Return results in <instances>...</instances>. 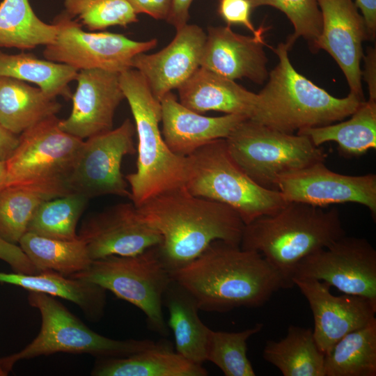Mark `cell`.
<instances>
[{"label": "cell", "instance_id": "cell-5", "mask_svg": "<svg viewBox=\"0 0 376 376\" xmlns=\"http://www.w3.org/2000/svg\"><path fill=\"white\" fill-rule=\"evenodd\" d=\"M119 81L138 136L136 170L125 176L130 198L138 207L157 194L185 186L188 159L173 152L165 143L159 125L161 102L142 75L131 68L119 73Z\"/></svg>", "mask_w": 376, "mask_h": 376}, {"label": "cell", "instance_id": "cell-34", "mask_svg": "<svg viewBox=\"0 0 376 376\" xmlns=\"http://www.w3.org/2000/svg\"><path fill=\"white\" fill-rule=\"evenodd\" d=\"M88 200L81 194L70 193L44 201L33 214L26 232L62 240L77 239V224Z\"/></svg>", "mask_w": 376, "mask_h": 376}, {"label": "cell", "instance_id": "cell-45", "mask_svg": "<svg viewBox=\"0 0 376 376\" xmlns=\"http://www.w3.org/2000/svg\"><path fill=\"white\" fill-rule=\"evenodd\" d=\"M6 178V161H0V191L5 187Z\"/></svg>", "mask_w": 376, "mask_h": 376}, {"label": "cell", "instance_id": "cell-39", "mask_svg": "<svg viewBox=\"0 0 376 376\" xmlns=\"http://www.w3.org/2000/svg\"><path fill=\"white\" fill-rule=\"evenodd\" d=\"M0 260L9 265L14 272L23 274L38 272L18 244H11L1 238H0Z\"/></svg>", "mask_w": 376, "mask_h": 376}, {"label": "cell", "instance_id": "cell-15", "mask_svg": "<svg viewBox=\"0 0 376 376\" xmlns=\"http://www.w3.org/2000/svg\"><path fill=\"white\" fill-rule=\"evenodd\" d=\"M78 236L92 260L110 256H134L159 246L160 233L141 216L132 203H120L83 221Z\"/></svg>", "mask_w": 376, "mask_h": 376}, {"label": "cell", "instance_id": "cell-8", "mask_svg": "<svg viewBox=\"0 0 376 376\" xmlns=\"http://www.w3.org/2000/svg\"><path fill=\"white\" fill-rule=\"evenodd\" d=\"M240 168L258 185L277 190L279 178L319 162L327 153L308 137L285 133L250 119L241 122L225 139Z\"/></svg>", "mask_w": 376, "mask_h": 376}, {"label": "cell", "instance_id": "cell-24", "mask_svg": "<svg viewBox=\"0 0 376 376\" xmlns=\"http://www.w3.org/2000/svg\"><path fill=\"white\" fill-rule=\"evenodd\" d=\"M0 283L21 287L28 291L58 297L76 304L91 322L100 321L107 304V290L82 279L66 276L54 271L33 274L0 272Z\"/></svg>", "mask_w": 376, "mask_h": 376}, {"label": "cell", "instance_id": "cell-18", "mask_svg": "<svg viewBox=\"0 0 376 376\" xmlns=\"http://www.w3.org/2000/svg\"><path fill=\"white\" fill-rule=\"evenodd\" d=\"M75 80L72 111L67 118L60 120L61 130L83 140L112 130L115 111L125 98L119 73L82 70Z\"/></svg>", "mask_w": 376, "mask_h": 376}, {"label": "cell", "instance_id": "cell-41", "mask_svg": "<svg viewBox=\"0 0 376 376\" xmlns=\"http://www.w3.org/2000/svg\"><path fill=\"white\" fill-rule=\"evenodd\" d=\"M194 0H172L166 21L178 29L187 24L189 10Z\"/></svg>", "mask_w": 376, "mask_h": 376}, {"label": "cell", "instance_id": "cell-2", "mask_svg": "<svg viewBox=\"0 0 376 376\" xmlns=\"http://www.w3.org/2000/svg\"><path fill=\"white\" fill-rule=\"evenodd\" d=\"M137 209L162 235L159 251L171 272L197 258L214 241L240 245L245 224L237 212L194 196L185 186L157 194Z\"/></svg>", "mask_w": 376, "mask_h": 376}, {"label": "cell", "instance_id": "cell-17", "mask_svg": "<svg viewBox=\"0 0 376 376\" xmlns=\"http://www.w3.org/2000/svg\"><path fill=\"white\" fill-rule=\"evenodd\" d=\"M293 283L309 304L313 335L324 354L345 335L375 318L376 302L369 299L345 293L334 295L329 285L318 280L296 279Z\"/></svg>", "mask_w": 376, "mask_h": 376}, {"label": "cell", "instance_id": "cell-44", "mask_svg": "<svg viewBox=\"0 0 376 376\" xmlns=\"http://www.w3.org/2000/svg\"><path fill=\"white\" fill-rule=\"evenodd\" d=\"M19 142V136L0 125V161H6L13 152Z\"/></svg>", "mask_w": 376, "mask_h": 376}, {"label": "cell", "instance_id": "cell-30", "mask_svg": "<svg viewBox=\"0 0 376 376\" xmlns=\"http://www.w3.org/2000/svg\"><path fill=\"white\" fill-rule=\"evenodd\" d=\"M79 70L68 65L38 58L31 54H8L0 51V76L37 85L47 95L72 97L69 84Z\"/></svg>", "mask_w": 376, "mask_h": 376}, {"label": "cell", "instance_id": "cell-31", "mask_svg": "<svg viewBox=\"0 0 376 376\" xmlns=\"http://www.w3.org/2000/svg\"><path fill=\"white\" fill-rule=\"evenodd\" d=\"M18 245L38 272L54 271L70 276L86 270L93 261L85 242L79 237L62 240L26 232Z\"/></svg>", "mask_w": 376, "mask_h": 376}, {"label": "cell", "instance_id": "cell-22", "mask_svg": "<svg viewBox=\"0 0 376 376\" xmlns=\"http://www.w3.org/2000/svg\"><path fill=\"white\" fill-rule=\"evenodd\" d=\"M178 91L180 102L200 113L215 111L251 119L258 101L257 93L248 91L235 80L203 68Z\"/></svg>", "mask_w": 376, "mask_h": 376}, {"label": "cell", "instance_id": "cell-40", "mask_svg": "<svg viewBox=\"0 0 376 376\" xmlns=\"http://www.w3.org/2000/svg\"><path fill=\"white\" fill-rule=\"evenodd\" d=\"M135 13L146 14L155 19L166 20L172 0H127Z\"/></svg>", "mask_w": 376, "mask_h": 376}, {"label": "cell", "instance_id": "cell-36", "mask_svg": "<svg viewBox=\"0 0 376 376\" xmlns=\"http://www.w3.org/2000/svg\"><path fill=\"white\" fill-rule=\"evenodd\" d=\"M64 6L70 17H77L91 31L126 26L138 21L127 0H65Z\"/></svg>", "mask_w": 376, "mask_h": 376}, {"label": "cell", "instance_id": "cell-33", "mask_svg": "<svg viewBox=\"0 0 376 376\" xmlns=\"http://www.w3.org/2000/svg\"><path fill=\"white\" fill-rule=\"evenodd\" d=\"M60 196L54 191L33 186H9L2 189L0 191V238L18 244L40 204Z\"/></svg>", "mask_w": 376, "mask_h": 376}, {"label": "cell", "instance_id": "cell-23", "mask_svg": "<svg viewBox=\"0 0 376 376\" xmlns=\"http://www.w3.org/2000/svg\"><path fill=\"white\" fill-rule=\"evenodd\" d=\"M93 376H207L201 364L193 363L174 351L168 340L123 357L97 359Z\"/></svg>", "mask_w": 376, "mask_h": 376}, {"label": "cell", "instance_id": "cell-26", "mask_svg": "<svg viewBox=\"0 0 376 376\" xmlns=\"http://www.w3.org/2000/svg\"><path fill=\"white\" fill-rule=\"evenodd\" d=\"M61 105L38 87L25 81L0 76V125L14 134L49 117L56 116Z\"/></svg>", "mask_w": 376, "mask_h": 376}, {"label": "cell", "instance_id": "cell-4", "mask_svg": "<svg viewBox=\"0 0 376 376\" xmlns=\"http://www.w3.org/2000/svg\"><path fill=\"white\" fill-rule=\"evenodd\" d=\"M291 47L286 42L273 49L279 62L269 73L265 86L257 93L256 110L250 120L294 134L304 128L341 121L364 102L350 93L343 98L334 97L299 73L289 58Z\"/></svg>", "mask_w": 376, "mask_h": 376}, {"label": "cell", "instance_id": "cell-28", "mask_svg": "<svg viewBox=\"0 0 376 376\" xmlns=\"http://www.w3.org/2000/svg\"><path fill=\"white\" fill-rule=\"evenodd\" d=\"M263 357L283 376H324V353L311 328L289 326L283 338L267 341Z\"/></svg>", "mask_w": 376, "mask_h": 376}, {"label": "cell", "instance_id": "cell-25", "mask_svg": "<svg viewBox=\"0 0 376 376\" xmlns=\"http://www.w3.org/2000/svg\"><path fill=\"white\" fill-rule=\"evenodd\" d=\"M163 306L169 312V328L172 331L175 352L197 363L205 359V345L210 328L200 319L194 297L172 279L164 296Z\"/></svg>", "mask_w": 376, "mask_h": 376}, {"label": "cell", "instance_id": "cell-35", "mask_svg": "<svg viewBox=\"0 0 376 376\" xmlns=\"http://www.w3.org/2000/svg\"><path fill=\"white\" fill-rule=\"evenodd\" d=\"M263 323L238 332L210 329L205 345V359L216 365L226 376H255L247 357V340L259 333Z\"/></svg>", "mask_w": 376, "mask_h": 376}, {"label": "cell", "instance_id": "cell-13", "mask_svg": "<svg viewBox=\"0 0 376 376\" xmlns=\"http://www.w3.org/2000/svg\"><path fill=\"white\" fill-rule=\"evenodd\" d=\"M296 279L322 281L343 293L376 302V250L366 238L345 235L302 259L292 283Z\"/></svg>", "mask_w": 376, "mask_h": 376}, {"label": "cell", "instance_id": "cell-21", "mask_svg": "<svg viewBox=\"0 0 376 376\" xmlns=\"http://www.w3.org/2000/svg\"><path fill=\"white\" fill-rule=\"evenodd\" d=\"M162 136L169 149L187 157L217 139H226L246 116L225 114L210 117L182 104L172 93L161 100Z\"/></svg>", "mask_w": 376, "mask_h": 376}, {"label": "cell", "instance_id": "cell-43", "mask_svg": "<svg viewBox=\"0 0 376 376\" xmlns=\"http://www.w3.org/2000/svg\"><path fill=\"white\" fill-rule=\"evenodd\" d=\"M375 55V49L370 48L365 57V71L362 72L368 87L369 100L375 101H376Z\"/></svg>", "mask_w": 376, "mask_h": 376}, {"label": "cell", "instance_id": "cell-32", "mask_svg": "<svg viewBox=\"0 0 376 376\" xmlns=\"http://www.w3.org/2000/svg\"><path fill=\"white\" fill-rule=\"evenodd\" d=\"M33 12L29 0H3L0 3V47L31 49L52 43L57 34Z\"/></svg>", "mask_w": 376, "mask_h": 376}, {"label": "cell", "instance_id": "cell-42", "mask_svg": "<svg viewBox=\"0 0 376 376\" xmlns=\"http://www.w3.org/2000/svg\"><path fill=\"white\" fill-rule=\"evenodd\" d=\"M357 8H359L365 20L370 40L375 38L376 33V0H356Z\"/></svg>", "mask_w": 376, "mask_h": 376}, {"label": "cell", "instance_id": "cell-29", "mask_svg": "<svg viewBox=\"0 0 376 376\" xmlns=\"http://www.w3.org/2000/svg\"><path fill=\"white\" fill-rule=\"evenodd\" d=\"M324 376L376 375V318L337 341L324 354Z\"/></svg>", "mask_w": 376, "mask_h": 376}, {"label": "cell", "instance_id": "cell-14", "mask_svg": "<svg viewBox=\"0 0 376 376\" xmlns=\"http://www.w3.org/2000/svg\"><path fill=\"white\" fill-rule=\"evenodd\" d=\"M277 190L286 202H300L327 207L354 203L366 207L376 218V175H348L328 169L324 162L285 173L277 180Z\"/></svg>", "mask_w": 376, "mask_h": 376}, {"label": "cell", "instance_id": "cell-19", "mask_svg": "<svg viewBox=\"0 0 376 376\" xmlns=\"http://www.w3.org/2000/svg\"><path fill=\"white\" fill-rule=\"evenodd\" d=\"M206 37L200 26L187 24L176 29L172 41L160 51L135 56L132 68L142 75L160 101L168 93L178 90L201 68Z\"/></svg>", "mask_w": 376, "mask_h": 376}, {"label": "cell", "instance_id": "cell-9", "mask_svg": "<svg viewBox=\"0 0 376 376\" xmlns=\"http://www.w3.org/2000/svg\"><path fill=\"white\" fill-rule=\"evenodd\" d=\"M70 276L111 291L145 314L148 329L164 337L169 334L162 301L172 277L160 256L159 246L134 256L94 260L88 269Z\"/></svg>", "mask_w": 376, "mask_h": 376}, {"label": "cell", "instance_id": "cell-38", "mask_svg": "<svg viewBox=\"0 0 376 376\" xmlns=\"http://www.w3.org/2000/svg\"><path fill=\"white\" fill-rule=\"evenodd\" d=\"M252 6L249 0H219L218 13L228 25L240 24L251 31L254 36H263L265 29H255L251 20Z\"/></svg>", "mask_w": 376, "mask_h": 376}, {"label": "cell", "instance_id": "cell-11", "mask_svg": "<svg viewBox=\"0 0 376 376\" xmlns=\"http://www.w3.org/2000/svg\"><path fill=\"white\" fill-rule=\"evenodd\" d=\"M53 24L57 26L54 40L45 45L44 57L77 70L100 69L120 73L132 68L133 58L156 47L157 40H131L107 31L87 32L65 11Z\"/></svg>", "mask_w": 376, "mask_h": 376}, {"label": "cell", "instance_id": "cell-7", "mask_svg": "<svg viewBox=\"0 0 376 376\" xmlns=\"http://www.w3.org/2000/svg\"><path fill=\"white\" fill-rule=\"evenodd\" d=\"M187 159V191L230 207L245 225L276 212L286 203L279 191L258 185L240 168L230 157L225 139L210 142Z\"/></svg>", "mask_w": 376, "mask_h": 376}, {"label": "cell", "instance_id": "cell-6", "mask_svg": "<svg viewBox=\"0 0 376 376\" xmlns=\"http://www.w3.org/2000/svg\"><path fill=\"white\" fill-rule=\"evenodd\" d=\"M28 302L38 310L41 327L24 348L0 358V376L8 375L19 361L58 352L89 354L97 359L127 357L155 346L150 339L117 340L95 332L49 295L29 291Z\"/></svg>", "mask_w": 376, "mask_h": 376}, {"label": "cell", "instance_id": "cell-10", "mask_svg": "<svg viewBox=\"0 0 376 376\" xmlns=\"http://www.w3.org/2000/svg\"><path fill=\"white\" fill-rule=\"evenodd\" d=\"M56 116L24 130L6 160V187L33 186L70 194L67 182L84 140L59 127Z\"/></svg>", "mask_w": 376, "mask_h": 376}, {"label": "cell", "instance_id": "cell-16", "mask_svg": "<svg viewBox=\"0 0 376 376\" xmlns=\"http://www.w3.org/2000/svg\"><path fill=\"white\" fill-rule=\"evenodd\" d=\"M322 17L318 49L327 52L343 71L350 93L365 101L360 64L362 45L370 40L363 16L352 0H317Z\"/></svg>", "mask_w": 376, "mask_h": 376}, {"label": "cell", "instance_id": "cell-3", "mask_svg": "<svg viewBox=\"0 0 376 376\" xmlns=\"http://www.w3.org/2000/svg\"><path fill=\"white\" fill-rule=\"evenodd\" d=\"M326 208L286 202L276 212L246 224L240 246L260 253L280 274L285 289L291 288L302 259L346 235L338 210Z\"/></svg>", "mask_w": 376, "mask_h": 376}, {"label": "cell", "instance_id": "cell-37", "mask_svg": "<svg viewBox=\"0 0 376 376\" xmlns=\"http://www.w3.org/2000/svg\"><path fill=\"white\" fill-rule=\"evenodd\" d=\"M252 8L271 6L284 13L294 27V33L286 42L292 46L299 37L304 38L311 51H318V44L322 29V17L317 0H249Z\"/></svg>", "mask_w": 376, "mask_h": 376}, {"label": "cell", "instance_id": "cell-12", "mask_svg": "<svg viewBox=\"0 0 376 376\" xmlns=\"http://www.w3.org/2000/svg\"><path fill=\"white\" fill-rule=\"evenodd\" d=\"M134 132V125L127 118L117 128L84 141L67 182L70 193L88 199L106 195L130 198L121 163L125 156L136 152Z\"/></svg>", "mask_w": 376, "mask_h": 376}, {"label": "cell", "instance_id": "cell-27", "mask_svg": "<svg viewBox=\"0 0 376 376\" xmlns=\"http://www.w3.org/2000/svg\"><path fill=\"white\" fill-rule=\"evenodd\" d=\"M351 118L338 123L299 130L297 134L309 138L317 147L334 141L339 153L347 157H359L376 148V101L363 102Z\"/></svg>", "mask_w": 376, "mask_h": 376}, {"label": "cell", "instance_id": "cell-1", "mask_svg": "<svg viewBox=\"0 0 376 376\" xmlns=\"http://www.w3.org/2000/svg\"><path fill=\"white\" fill-rule=\"evenodd\" d=\"M171 274L207 312L260 307L285 289L280 274L260 253L221 240Z\"/></svg>", "mask_w": 376, "mask_h": 376}, {"label": "cell", "instance_id": "cell-20", "mask_svg": "<svg viewBox=\"0 0 376 376\" xmlns=\"http://www.w3.org/2000/svg\"><path fill=\"white\" fill-rule=\"evenodd\" d=\"M206 35L201 68L232 80L246 78L258 84L268 78L263 36L241 35L228 24L208 27Z\"/></svg>", "mask_w": 376, "mask_h": 376}]
</instances>
